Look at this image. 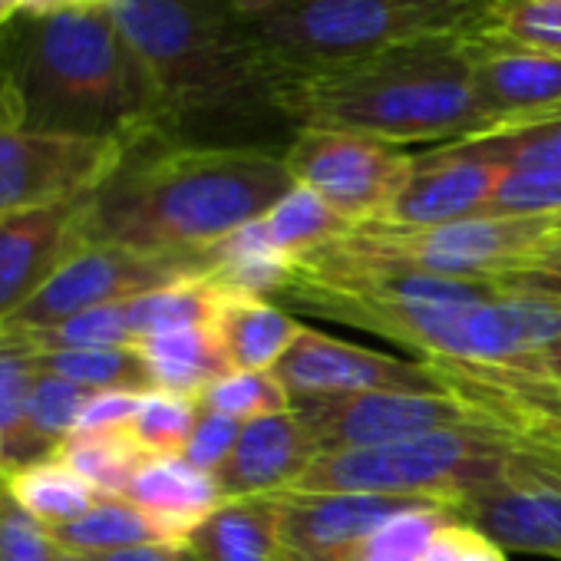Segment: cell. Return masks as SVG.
I'll return each mask as SVG.
<instances>
[{
	"label": "cell",
	"mask_w": 561,
	"mask_h": 561,
	"mask_svg": "<svg viewBox=\"0 0 561 561\" xmlns=\"http://www.w3.org/2000/svg\"><path fill=\"white\" fill-rule=\"evenodd\" d=\"M291 188L285 156L264 146L146 136L83 198L80 231L90 244L202 254L267 215Z\"/></svg>",
	"instance_id": "cell-1"
},
{
	"label": "cell",
	"mask_w": 561,
	"mask_h": 561,
	"mask_svg": "<svg viewBox=\"0 0 561 561\" xmlns=\"http://www.w3.org/2000/svg\"><path fill=\"white\" fill-rule=\"evenodd\" d=\"M0 110L57 136L123 146L165 136L149 70L110 4L24 14L0 31Z\"/></svg>",
	"instance_id": "cell-2"
},
{
	"label": "cell",
	"mask_w": 561,
	"mask_h": 561,
	"mask_svg": "<svg viewBox=\"0 0 561 561\" xmlns=\"http://www.w3.org/2000/svg\"><path fill=\"white\" fill-rule=\"evenodd\" d=\"M469 41H420L347 67L280 77V116L291 129L357 133L390 146L482 136L489 126L472 93Z\"/></svg>",
	"instance_id": "cell-3"
},
{
	"label": "cell",
	"mask_w": 561,
	"mask_h": 561,
	"mask_svg": "<svg viewBox=\"0 0 561 561\" xmlns=\"http://www.w3.org/2000/svg\"><path fill=\"white\" fill-rule=\"evenodd\" d=\"M110 11L149 70L165 136L195 142L215 126H288L280 77L221 0H113Z\"/></svg>",
	"instance_id": "cell-4"
},
{
	"label": "cell",
	"mask_w": 561,
	"mask_h": 561,
	"mask_svg": "<svg viewBox=\"0 0 561 561\" xmlns=\"http://www.w3.org/2000/svg\"><path fill=\"white\" fill-rule=\"evenodd\" d=\"M277 77L347 67L407 44L479 37L499 0H221Z\"/></svg>",
	"instance_id": "cell-5"
},
{
	"label": "cell",
	"mask_w": 561,
	"mask_h": 561,
	"mask_svg": "<svg viewBox=\"0 0 561 561\" xmlns=\"http://www.w3.org/2000/svg\"><path fill=\"white\" fill-rule=\"evenodd\" d=\"M512 449L515 436L499 426L436 430L387 446L321 453L285 492L430 495L459 505L502 472V462Z\"/></svg>",
	"instance_id": "cell-6"
},
{
	"label": "cell",
	"mask_w": 561,
	"mask_h": 561,
	"mask_svg": "<svg viewBox=\"0 0 561 561\" xmlns=\"http://www.w3.org/2000/svg\"><path fill=\"white\" fill-rule=\"evenodd\" d=\"M551 234H554V215L466 218L433 228L357 225L344 238L331 241V248L354 261L387 271L499 280L531 264Z\"/></svg>",
	"instance_id": "cell-7"
},
{
	"label": "cell",
	"mask_w": 561,
	"mask_h": 561,
	"mask_svg": "<svg viewBox=\"0 0 561 561\" xmlns=\"http://www.w3.org/2000/svg\"><path fill=\"white\" fill-rule=\"evenodd\" d=\"M295 185L311 188L347 225L377 221L413 172V152L357 133L295 129L280 149Z\"/></svg>",
	"instance_id": "cell-8"
},
{
	"label": "cell",
	"mask_w": 561,
	"mask_h": 561,
	"mask_svg": "<svg viewBox=\"0 0 561 561\" xmlns=\"http://www.w3.org/2000/svg\"><path fill=\"white\" fill-rule=\"evenodd\" d=\"M205 277L202 254H149L119 244H80L44 291L0 331H41L73 314L123 305L179 280Z\"/></svg>",
	"instance_id": "cell-9"
},
{
	"label": "cell",
	"mask_w": 561,
	"mask_h": 561,
	"mask_svg": "<svg viewBox=\"0 0 561 561\" xmlns=\"http://www.w3.org/2000/svg\"><path fill=\"white\" fill-rule=\"evenodd\" d=\"M126 146L37 133L0 110V218L87 198L116 169Z\"/></svg>",
	"instance_id": "cell-10"
},
{
	"label": "cell",
	"mask_w": 561,
	"mask_h": 561,
	"mask_svg": "<svg viewBox=\"0 0 561 561\" xmlns=\"http://www.w3.org/2000/svg\"><path fill=\"white\" fill-rule=\"evenodd\" d=\"M456 515L505 551L561 561V453L515 439L502 472L456 505Z\"/></svg>",
	"instance_id": "cell-11"
},
{
	"label": "cell",
	"mask_w": 561,
	"mask_h": 561,
	"mask_svg": "<svg viewBox=\"0 0 561 561\" xmlns=\"http://www.w3.org/2000/svg\"><path fill=\"white\" fill-rule=\"evenodd\" d=\"M321 453L387 446L436 430L492 426L449 393H351L295 400L291 407Z\"/></svg>",
	"instance_id": "cell-12"
},
{
	"label": "cell",
	"mask_w": 561,
	"mask_h": 561,
	"mask_svg": "<svg viewBox=\"0 0 561 561\" xmlns=\"http://www.w3.org/2000/svg\"><path fill=\"white\" fill-rule=\"evenodd\" d=\"M295 400L351 397V393H446L423 360H403L380 351L318 334L305 328L271 370Z\"/></svg>",
	"instance_id": "cell-13"
},
{
	"label": "cell",
	"mask_w": 561,
	"mask_h": 561,
	"mask_svg": "<svg viewBox=\"0 0 561 561\" xmlns=\"http://www.w3.org/2000/svg\"><path fill=\"white\" fill-rule=\"evenodd\" d=\"M472 93L489 133L561 113V57L499 27L469 41ZM485 136V133H482Z\"/></svg>",
	"instance_id": "cell-14"
},
{
	"label": "cell",
	"mask_w": 561,
	"mask_h": 561,
	"mask_svg": "<svg viewBox=\"0 0 561 561\" xmlns=\"http://www.w3.org/2000/svg\"><path fill=\"white\" fill-rule=\"evenodd\" d=\"M271 499L277 502V531H280V548H285V561H341L347 548L374 535L393 515L420 505H449L430 495H374V492H328V495L277 492Z\"/></svg>",
	"instance_id": "cell-15"
},
{
	"label": "cell",
	"mask_w": 561,
	"mask_h": 561,
	"mask_svg": "<svg viewBox=\"0 0 561 561\" xmlns=\"http://www.w3.org/2000/svg\"><path fill=\"white\" fill-rule=\"evenodd\" d=\"M505 169L466 159L446 146L413 152V172L390 208L367 225L387 228H433L466 218H482Z\"/></svg>",
	"instance_id": "cell-16"
},
{
	"label": "cell",
	"mask_w": 561,
	"mask_h": 561,
	"mask_svg": "<svg viewBox=\"0 0 561 561\" xmlns=\"http://www.w3.org/2000/svg\"><path fill=\"white\" fill-rule=\"evenodd\" d=\"M80 211L83 198L0 218V328L11 324L44 291L64 261L87 244Z\"/></svg>",
	"instance_id": "cell-17"
},
{
	"label": "cell",
	"mask_w": 561,
	"mask_h": 561,
	"mask_svg": "<svg viewBox=\"0 0 561 561\" xmlns=\"http://www.w3.org/2000/svg\"><path fill=\"white\" fill-rule=\"evenodd\" d=\"M321 456L305 420L288 410L241 423L231 456L211 472L221 499L277 495L291 489L301 472Z\"/></svg>",
	"instance_id": "cell-18"
},
{
	"label": "cell",
	"mask_w": 561,
	"mask_h": 561,
	"mask_svg": "<svg viewBox=\"0 0 561 561\" xmlns=\"http://www.w3.org/2000/svg\"><path fill=\"white\" fill-rule=\"evenodd\" d=\"M308 324H301L291 311H285L274 301L248 298L221 288L218 311L211 321V334L218 337L231 370H274V364L288 354V347L298 341V334Z\"/></svg>",
	"instance_id": "cell-19"
},
{
	"label": "cell",
	"mask_w": 561,
	"mask_h": 561,
	"mask_svg": "<svg viewBox=\"0 0 561 561\" xmlns=\"http://www.w3.org/2000/svg\"><path fill=\"white\" fill-rule=\"evenodd\" d=\"M126 499L152 515L172 541H188V535L225 502L215 479L182 456L146 462Z\"/></svg>",
	"instance_id": "cell-20"
},
{
	"label": "cell",
	"mask_w": 561,
	"mask_h": 561,
	"mask_svg": "<svg viewBox=\"0 0 561 561\" xmlns=\"http://www.w3.org/2000/svg\"><path fill=\"white\" fill-rule=\"evenodd\" d=\"M202 561H285L277 531V502L271 495L225 499L192 535Z\"/></svg>",
	"instance_id": "cell-21"
},
{
	"label": "cell",
	"mask_w": 561,
	"mask_h": 561,
	"mask_svg": "<svg viewBox=\"0 0 561 561\" xmlns=\"http://www.w3.org/2000/svg\"><path fill=\"white\" fill-rule=\"evenodd\" d=\"M291 267L295 261L271 244L261 218L202 251V274L211 285L264 301H274V295L285 288Z\"/></svg>",
	"instance_id": "cell-22"
},
{
	"label": "cell",
	"mask_w": 561,
	"mask_h": 561,
	"mask_svg": "<svg viewBox=\"0 0 561 561\" xmlns=\"http://www.w3.org/2000/svg\"><path fill=\"white\" fill-rule=\"evenodd\" d=\"M139 351L149 364L156 390L182 393L192 400H198L208 383L231 374V364L218 337L211 334V328H192V331L149 337V341H139Z\"/></svg>",
	"instance_id": "cell-23"
},
{
	"label": "cell",
	"mask_w": 561,
	"mask_h": 561,
	"mask_svg": "<svg viewBox=\"0 0 561 561\" xmlns=\"http://www.w3.org/2000/svg\"><path fill=\"white\" fill-rule=\"evenodd\" d=\"M50 531L64 551H73L83 558L136 548V545H149V541H172L162 531V525L152 515H146L136 502H129L126 495H100L87 515H80L70 525L50 528Z\"/></svg>",
	"instance_id": "cell-24"
},
{
	"label": "cell",
	"mask_w": 561,
	"mask_h": 561,
	"mask_svg": "<svg viewBox=\"0 0 561 561\" xmlns=\"http://www.w3.org/2000/svg\"><path fill=\"white\" fill-rule=\"evenodd\" d=\"M4 489L11 492V499L21 508H27L47 528H60V525L77 522L100 499L60 456L41 459V462H31V466L8 472Z\"/></svg>",
	"instance_id": "cell-25"
},
{
	"label": "cell",
	"mask_w": 561,
	"mask_h": 561,
	"mask_svg": "<svg viewBox=\"0 0 561 561\" xmlns=\"http://www.w3.org/2000/svg\"><path fill=\"white\" fill-rule=\"evenodd\" d=\"M41 370V351L27 337L0 331V466H4V476L24 466L27 407Z\"/></svg>",
	"instance_id": "cell-26"
},
{
	"label": "cell",
	"mask_w": 561,
	"mask_h": 561,
	"mask_svg": "<svg viewBox=\"0 0 561 561\" xmlns=\"http://www.w3.org/2000/svg\"><path fill=\"white\" fill-rule=\"evenodd\" d=\"M218 298H221L218 285H211L208 277H192V280H179V285L139 295L133 301H123V311H126V324L139 344L149 337L175 334V331L211 328Z\"/></svg>",
	"instance_id": "cell-27"
},
{
	"label": "cell",
	"mask_w": 561,
	"mask_h": 561,
	"mask_svg": "<svg viewBox=\"0 0 561 561\" xmlns=\"http://www.w3.org/2000/svg\"><path fill=\"white\" fill-rule=\"evenodd\" d=\"M60 459L96 492V495H126L133 479L142 472L152 456L136 443L129 430L70 436L60 449Z\"/></svg>",
	"instance_id": "cell-28"
},
{
	"label": "cell",
	"mask_w": 561,
	"mask_h": 561,
	"mask_svg": "<svg viewBox=\"0 0 561 561\" xmlns=\"http://www.w3.org/2000/svg\"><path fill=\"white\" fill-rule=\"evenodd\" d=\"M446 149L456 156H466V159L499 165L505 172H512V169H554V165H561V113L525 123V126L495 129L485 136L446 142Z\"/></svg>",
	"instance_id": "cell-29"
},
{
	"label": "cell",
	"mask_w": 561,
	"mask_h": 561,
	"mask_svg": "<svg viewBox=\"0 0 561 561\" xmlns=\"http://www.w3.org/2000/svg\"><path fill=\"white\" fill-rule=\"evenodd\" d=\"M271 244L291 261L344 238L354 225H347L328 202H321L311 188L295 185L267 215H261Z\"/></svg>",
	"instance_id": "cell-30"
},
{
	"label": "cell",
	"mask_w": 561,
	"mask_h": 561,
	"mask_svg": "<svg viewBox=\"0 0 561 561\" xmlns=\"http://www.w3.org/2000/svg\"><path fill=\"white\" fill-rule=\"evenodd\" d=\"M90 397H93L90 390H83V387L57 377V374L41 370L34 393H31V407H27L24 466L60 456V449L73 436L77 420H80Z\"/></svg>",
	"instance_id": "cell-31"
},
{
	"label": "cell",
	"mask_w": 561,
	"mask_h": 561,
	"mask_svg": "<svg viewBox=\"0 0 561 561\" xmlns=\"http://www.w3.org/2000/svg\"><path fill=\"white\" fill-rule=\"evenodd\" d=\"M41 367L90 393L103 390H156L149 364L136 347H100V351H50L41 354Z\"/></svg>",
	"instance_id": "cell-32"
},
{
	"label": "cell",
	"mask_w": 561,
	"mask_h": 561,
	"mask_svg": "<svg viewBox=\"0 0 561 561\" xmlns=\"http://www.w3.org/2000/svg\"><path fill=\"white\" fill-rule=\"evenodd\" d=\"M202 410L231 416L238 423H251L261 416H274V413H288L291 410V393L285 390L271 370H231L225 377H218L215 383H208L198 397Z\"/></svg>",
	"instance_id": "cell-33"
},
{
	"label": "cell",
	"mask_w": 561,
	"mask_h": 561,
	"mask_svg": "<svg viewBox=\"0 0 561 561\" xmlns=\"http://www.w3.org/2000/svg\"><path fill=\"white\" fill-rule=\"evenodd\" d=\"M195 420H198V400L169 390H146L129 433L152 459H175L185 453Z\"/></svg>",
	"instance_id": "cell-34"
},
{
	"label": "cell",
	"mask_w": 561,
	"mask_h": 561,
	"mask_svg": "<svg viewBox=\"0 0 561 561\" xmlns=\"http://www.w3.org/2000/svg\"><path fill=\"white\" fill-rule=\"evenodd\" d=\"M456 515L453 505H420L393 515L374 535L341 554V561H420L433 531Z\"/></svg>",
	"instance_id": "cell-35"
},
{
	"label": "cell",
	"mask_w": 561,
	"mask_h": 561,
	"mask_svg": "<svg viewBox=\"0 0 561 561\" xmlns=\"http://www.w3.org/2000/svg\"><path fill=\"white\" fill-rule=\"evenodd\" d=\"M27 337L41 354L50 351H100V347H136V337L126 324L123 305H103L83 314H73L60 324L41 331H14Z\"/></svg>",
	"instance_id": "cell-36"
},
{
	"label": "cell",
	"mask_w": 561,
	"mask_h": 561,
	"mask_svg": "<svg viewBox=\"0 0 561 561\" xmlns=\"http://www.w3.org/2000/svg\"><path fill=\"white\" fill-rule=\"evenodd\" d=\"M561 211V165L502 172L482 218H531Z\"/></svg>",
	"instance_id": "cell-37"
},
{
	"label": "cell",
	"mask_w": 561,
	"mask_h": 561,
	"mask_svg": "<svg viewBox=\"0 0 561 561\" xmlns=\"http://www.w3.org/2000/svg\"><path fill=\"white\" fill-rule=\"evenodd\" d=\"M60 551L54 531L21 508L0 482V561H57Z\"/></svg>",
	"instance_id": "cell-38"
},
{
	"label": "cell",
	"mask_w": 561,
	"mask_h": 561,
	"mask_svg": "<svg viewBox=\"0 0 561 561\" xmlns=\"http://www.w3.org/2000/svg\"><path fill=\"white\" fill-rule=\"evenodd\" d=\"M238 433H241V423L231 420V416H221V413H211V410H202L198 407V420H195V430L185 443V453L182 459L202 472H215L234 449L238 443Z\"/></svg>",
	"instance_id": "cell-39"
},
{
	"label": "cell",
	"mask_w": 561,
	"mask_h": 561,
	"mask_svg": "<svg viewBox=\"0 0 561 561\" xmlns=\"http://www.w3.org/2000/svg\"><path fill=\"white\" fill-rule=\"evenodd\" d=\"M142 393L136 390H103L93 393L77 420L73 436H96V433H119L133 426Z\"/></svg>",
	"instance_id": "cell-40"
},
{
	"label": "cell",
	"mask_w": 561,
	"mask_h": 561,
	"mask_svg": "<svg viewBox=\"0 0 561 561\" xmlns=\"http://www.w3.org/2000/svg\"><path fill=\"white\" fill-rule=\"evenodd\" d=\"M499 285H502V291H512V295H535V298L561 301V264L535 261V264H525V267L499 277Z\"/></svg>",
	"instance_id": "cell-41"
},
{
	"label": "cell",
	"mask_w": 561,
	"mask_h": 561,
	"mask_svg": "<svg viewBox=\"0 0 561 561\" xmlns=\"http://www.w3.org/2000/svg\"><path fill=\"white\" fill-rule=\"evenodd\" d=\"M90 561H202V558L188 541H149V545H136L123 551L93 554Z\"/></svg>",
	"instance_id": "cell-42"
},
{
	"label": "cell",
	"mask_w": 561,
	"mask_h": 561,
	"mask_svg": "<svg viewBox=\"0 0 561 561\" xmlns=\"http://www.w3.org/2000/svg\"><path fill=\"white\" fill-rule=\"evenodd\" d=\"M469 531H472V525L462 522L459 515H453L449 522H443V525L433 531V538H430V545L423 548L420 561H459Z\"/></svg>",
	"instance_id": "cell-43"
},
{
	"label": "cell",
	"mask_w": 561,
	"mask_h": 561,
	"mask_svg": "<svg viewBox=\"0 0 561 561\" xmlns=\"http://www.w3.org/2000/svg\"><path fill=\"white\" fill-rule=\"evenodd\" d=\"M83 4H113V0H0V31L11 27L24 14H44L60 8H83Z\"/></svg>",
	"instance_id": "cell-44"
},
{
	"label": "cell",
	"mask_w": 561,
	"mask_h": 561,
	"mask_svg": "<svg viewBox=\"0 0 561 561\" xmlns=\"http://www.w3.org/2000/svg\"><path fill=\"white\" fill-rule=\"evenodd\" d=\"M459 561H508L505 558V548L499 541H492L485 531H479L472 525L469 538H466V548H462V558Z\"/></svg>",
	"instance_id": "cell-45"
},
{
	"label": "cell",
	"mask_w": 561,
	"mask_h": 561,
	"mask_svg": "<svg viewBox=\"0 0 561 561\" xmlns=\"http://www.w3.org/2000/svg\"><path fill=\"white\" fill-rule=\"evenodd\" d=\"M518 367H538L541 374H548V377L561 380V344L548 347L545 354H538V357H531L528 364H518Z\"/></svg>",
	"instance_id": "cell-46"
},
{
	"label": "cell",
	"mask_w": 561,
	"mask_h": 561,
	"mask_svg": "<svg viewBox=\"0 0 561 561\" xmlns=\"http://www.w3.org/2000/svg\"><path fill=\"white\" fill-rule=\"evenodd\" d=\"M535 261H554V264H561V238H548V244L541 248V254Z\"/></svg>",
	"instance_id": "cell-47"
},
{
	"label": "cell",
	"mask_w": 561,
	"mask_h": 561,
	"mask_svg": "<svg viewBox=\"0 0 561 561\" xmlns=\"http://www.w3.org/2000/svg\"><path fill=\"white\" fill-rule=\"evenodd\" d=\"M57 561H90V558H83V554H73V551H60V558Z\"/></svg>",
	"instance_id": "cell-48"
},
{
	"label": "cell",
	"mask_w": 561,
	"mask_h": 561,
	"mask_svg": "<svg viewBox=\"0 0 561 561\" xmlns=\"http://www.w3.org/2000/svg\"><path fill=\"white\" fill-rule=\"evenodd\" d=\"M499 4H505V8H515V4H525V0H499Z\"/></svg>",
	"instance_id": "cell-49"
},
{
	"label": "cell",
	"mask_w": 561,
	"mask_h": 561,
	"mask_svg": "<svg viewBox=\"0 0 561 561\" xmlns=\"http://www.w3.org/2000/svg\"><path fill=\"white\" fill-rule=\"evenodd\" d=\"M0 482H4V466H0Z\"/></svg>",
	"instance_id": "cell-50"
}]
</instances>
